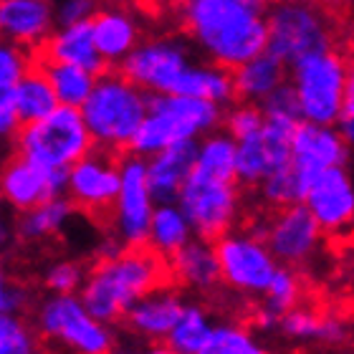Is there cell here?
Wrapping results in <instances>:
<instances>
[{
    "label": "cell",
    "instance_id": "cell-3",
    "mask_svg": "<svg viewBox=\"0 0 354 354\" xmlns=\"http://www.w3.org/2000/svg\"><path fill=\"white\" fill-rule=\"evenodd\" d=\"M334 46L349 48L344 18H334L311 0H276L266 13V51L283 66Z\"/></svg>",
    "mask_w": 354,
    "mask_h": 354
},
{
    "label": "cell",
    "instance_id": "cell-18",
    "mask_svg": "<svg viewBox=\"0 0 354 354\" xmlns=\"http://www.w3.org/2000/svg\"><path fill=\"white\" fill-rule=\"evenodd\" d=\"M30 56L41 61H56V64H71V66H79L88 74L99 76L102 71H106V61L99 56L94 46V38H91V26L88 21L71 23V26H64L59 33H51V36L41 41L36 48H30Z\"/></svg>",
    "mask_w": 354,
    "mask_h": 354
},
{
    "label": "cell",
    "instance_id": "cell-16",
    "mask_svg": "<svg viewBox=\"0 0 354 354\" xmlns=\"http://www.w3.org/2000/svg\"><path fill=\"white\" fill-rule=\"evenodd\" d=\"M66 172L68 170H46L13 152L0 165V198L21 213L30 210L66 192Z\"/></svg>",
    "mask_w": 354,
    "mask_h": 354
},
{
    "label": "cell",
    "instance_id": "cell-12",
    "mask_svg": "<svg viewBox=\"0 0 354 354\" xmlns=\"http://www.w3.org/2000/svg\"><path fill=\"white\" fill-rule=\"evenodd\" d=\"M322 238H324V233L301 203L276 207V210H271V218H266V248L271 251L273 259L288 268H296V271L309 266V261H314V256L322 248Z\"/></svg>",
    "mask_w": 354,
    "mask_h": 354
},
{
    "label": "cell",
    "instance_id": "cell-17",
    "mask_svg": "<svg viewBox=\"0 0 354 354\" xmlns=\"http://www.w3.org/2000/svg\"><path fill=\"white\" fill-rule=\"evenodd\" d=\"M304 203H306V210L311 213V218L322 228V233L339 238L347 236L349 228H352L354 198L352 183H349L344 165L319 172L304 192Z\"/></svg>",
    "mask_w": 354,
    "mask_h": 354
},
{
    "label": "cell",
    "instance_id": "cell-29",
    "mask_svg": "<svg viewBox=\"0 0 354 354\" xmlns=\"http://www.w3.org/2000/svg\"><path fill=\"white\" fill-rule=\"evenodd\" d=\"M192 238V228L183 210L175 203H160L152 210L149 218V230H147V243L152 248L162 253V256H172V253L185 245Z\"/></svg>",
    "mask_w": 354,
    "mask_h": 354
},
{
    "label": "cell",
    "instance_id": "cell-35",
    "mask_svg": "<svg viewBox=\"0 0 354 354\" xmlns=\"http://www.w3.org/2000/svg\"><path fill=\"white\" fill-rule=\"evenodd\" d=\"M0 354H41L33 329L15 314H0Z\"/></svg>",
    "mask_w": 354,
    "mask_h": 354
},
{
    "label": "cell",
    "instance_id": "cell-5",
    "mask_svg": "<svg viewBox=\"0 0 354 354\" xmlns=\"http://www.w3.org/2000/svg\"><path fill=\"white\" fill-rule=\"evenodd\" d=\"M221 104L175 94H147V114L129 142V155L152 157L175 142L195 140L221 122Z\"/></svg>",
    "mask_w": 354,
    "mask_h": 354
},
{
    "label": "cell",
    "instance_id": "cell-6",
    "mask_svg": "<svg viewBox=\"0 0 354 354\" xmlns=\"http://www.w3.org/2000/svg\"><path fill=\"white\" fill-rule=\"evenodd\" d=\"M294 66V94L299 114L314 124H337L342 102L352 88L349 48L334 46L299 59Z\"/></svg>",
    "mask_w": 354,
    "mask_h": 354
},
{
    "label": "cell",
    "instance_id": "cell-30",
    "mask_svg": "<svg viewBox=\"0 0 354 354\" xmlns=\"http://www.w3.org/2000/svg\"><path fill=\"white\" fill-rule=\"evenodd\" d=\"M28 59L33 64L44 68L46 79L51 84L53 94H56V102L64 104V106H82L84 99L88 96L91 86H94V74H88L84 68L79 66H71V64H56V61H41V59H33L28 53Z\"/></svg>",
    "mask_w": 354,
    "mask_h": 354
},
{
    "label": "cell",
    "instance_id": "cell-14",
    "mask_svg": "<svg viewBox=\"0 0 354 354\" xmlns=\"http://www.w3.org/2000/svg\"><path fill=\"white\" fill-rule=\"evenodd\" d=\"M155 210V200L147 185V167L137 155L122 157L119 167V195L114 205L111 228L117 230V241L122 245L147 243L149 218Z\"/></svg>",
    "mask_w": 354,
    "mask_h": 354
},
{
    "label": "cell",
    "instance_id": "cell-4",
    "mask_svg": "<svg viewBox=\"0 0 354 354\" xmlns=\"http://www.w3.org/2000/svg\"><path fill=\"white\" fill-rule=\"evenodd\" d=\"M79 111L96 147L129 152V142L147 114V91L129 82L117 66H109L94 79Z\"/></svg>",
    "mask_w": 354,
    "mask_h": 354
},
{
    "label": "cell",
    "instance_id": "cell-9",
    "mask_svg": "<svg viewBox=\"0 0 354 354\" xmlns=\"http://www.w3.org/2000/svg\"><path fill=\"white\" fill-rule=\"evenodd\" d=\"M36 324L44 339L71 354H106L114 349L109 326L91 317L74 294H56L41 304Z\"/></svg>",
    "mask_w": 354,
    "mask_h": 354
},
{
    "label": "cell",
    "instance_id": "cell-34",
    "mask_svg": "<svg viewBox=\"0 0 354 354\" xmlns=\"http://www.w3.org/2000/svg\"><path fill=\"white\" fill-rule=\"evenodd\" d=\"M198 354H273L263 347L245 326L241 324H221L210 329V337L200 347Z\"/></svg>",
    "mask_w": 354,
    "mask_h": 354
},
{
    "label": "cell",
    "instance_id": "cell-11",
    "mask_svg": "<svg viewBox=\"0 0 354 354\" xmlns=\"http://www.w3.org/2000/svg\"><path fill=\"white\" fill-rule=\"evenodd\" d=\"M213 248L221 281L241 294H263L279 268V261L253 233H225L215 241Z\"/></svg>",
    "mask_w": 354,
    "mask_h": 354
},
{
    "label": "cell",
    "instance_id": "cell-15",
    "mask_svg": "<svg viewBox=\"0 0 354 354\" xmlns=\"http://www.w3.org/2000/svg\"><path fill=\"white\" fill-rule=\"evenodd\" d=\"M347 160V142L334 127L314 124V122H299L291 134V170H294L299 192L311 185L319 172L329 167H339Z\"/></svg>",
    "mask_w": 354,
    "mask_h": 354
},
{
    "label": "cell",
    "instance_id": "cell-24",
    "mask_svg": "<svg viewBox=\"0 0 354 354\" xmlns=\"http://www.w3.org/2000/svg\"><path fill=\"white\" fill-rule=\"evenodd\" d=\"M230 82H233V99L241 104H256L263 102L273 88L286 82V66L276 56L263 51L233 68Z\"/></svg>",
    "mask_w": 354,
    "mask_h": 354
},
{
    "label": "cell",
    "instance_id": "cell-19",
    "mask_svg": "<svg viewBox=\"0 0 354 354\" xmlns=\"http://www.w3.org/2000/svg\"><path fill=\"white\" fill-rule=\"evenodd\" d=\"M53 13L46 0H0V41L23 51L51 36Z\"/></svg>",
    "mask_w": 354,
    "mask_h": 354
},
{
    "label": "cell",
    "instance_id": "cell-42",
    "mask_svg": "<svg viewBox=\"0 0 354 354\" xmlns=\"http://www.w3.org/2000/svg\"><path fill=\"white\" fill-rule=\"evenodd\" d=\"M106 354H117V352H106Z\"/></svg>",
    "mask_w": 354,
    "mask_h": 354
},
{
    "label": "cell",
    "instance_id": "cell-25",
    "mask_svg": "<svg viewBox=\"0 0 354 354\" xmlns=\"http://www.w3.org/2000/svg\"><path fill=\"white\" fill-rule=\"evenodd\" d=\"M283 332L294 339L322 342L326 347H339L347 342V322L337 317L329 309H314V306H296L279 319Z\"/></svg>",
    "mask_w": 354,
    "mask_h": 354
},
{
    "label": "cell",
    "instance_id": "cell-27",
    "mask_svg": "<svg viewBox=\"0 0 354 354\" xmlns=\"http://www.w3.org/2000/svg\"><path fill=\"white\" fill-rule=\"evenodd\" d=\"M26 66H28V51L0 41V149H6V145H10L18 132L13 94Z\"/></svg>",
    "mask_w": 354,
    "mask_h": 354
},
{
    "label": "cell",
    "instance_id": "cell-41",
    "mask_svg": "<svg viewBox=\"0 0 354 354\" xmlns=\"http://www.w3.org/2000/svg\"><path fill=\"white\" fill-rule=\"evenodd\" d=\"M142 354H175L170 347H152V349H145Z\"/></svg>",
    "mask_w": 354,
    "mask_h": 354
},
{
    "label": "cell",
    "instance_id": "cell-7",
    "mask_svg": "<svg viewBox=\"0 0 354 354\" xmlns=\"http://www.w3.org/2000/svg\"><path fill=\"white\" fill-rule=\"evenodd\" d=\"M15 152L46 170H68L94 147L91 134L76 106L59 104L38 122L18 127L13 137Z\"/></svg>",
    "mask_w": 354,
    "mask_h": 354
},
{
    "label": "cell",
    "instance_id": "cell-40",
    "mask_svg": "<svg viewBox=\"0 0 354 354\" xmlns=\"http://www.w3.org/2000/svg\"><path fill=\"white\" fill-rule=\"evenodd\" d=\"M132 3L149 18H167V15L177 18V10L183 6V0H132Z\"/></svg>",
    "mask_w": 354,
    "mask_h": 354
},
{
    "label": "cell",
    "instance_id": "cell-36",
    "mask_svg": "<svg viewBox=\"0 0 354 354\" xmlns=\"http://www.w3.org/2000/svg\"><path fill=\"white\" fill-rule=\"evenodd\" d=\"M82 281L84 268L74 261H61L46 273V286L51 288L53 294H74L76 288L82 286Z\"/></svg>",
    "mask_w": 354,
    "mask_h": 354
},
{
    "label": "cell",
    "instance_id": "cell-20",
    "mask_svg": "<svg viewBox=\"0 0 354 354\" xmlns=\"http://www.w3.org/2000/svg\"><path fill=\"white\" fill-rule=\"evenodd\" d=\"M88 26L96 51L106 66H119L140 46V26L124 8H96Z\"/></svg>",
    "mask_w": 354,
    "mask_h": 354
},
{
    "label": "cell",
    "instance_id": "cell-2",
    "mask_svg": "<svg viewBox=\"0 0 354 354\" xmlns=\"http://www.w3.org/2000/svg\"><path fill=\"white\" fill-rule=\"evenodd\" d=\"M165 286H175L167 256L149 243L122 245L88 268L82 281V304L94 319L114 324L134 301Z\"/></svg>",
    "mask_w": 354,
    "mask_h": 354
},
{
    "label": "cell",
    "instance_id": "cell-21",
    "mask_svg": "<svg viewBox=\"0 0 354 354\" xmlns=\"http://www.w3.org/2000/svg\"><path fill=\"white\" fill-rule=\"evenodd\" d=\"M195 152H198V142L185 140L160 149L157 155H152L149 162H145L147 185L155 203H175L185 177L190 175L192 170Z\"/></svg>",
    "mask_w": 354,
    "mask_h": 354
},
{
    "label": "cell",
    "instance_id": "cell-39",
    "mask_svg": "<svg viewBox=\"0 0 354 354\" xmlns=\"http://www.w3.org/2000/svg\"><path fill=\"white\" fill-rule=\"evenodd\" d=\"M99 0H66L59 10V23L61 26H71V23L88 21L96 13Z\"/></svg>",
    "mask_w": 354,
    "mask_h": 354
},
{
    "label": "cell",
    "instance_id": "cell-8",
    "mask_svg": "<svg viewBox=\"0 0 354 354\" xmlns=\"http://www.w3.org/2000/svg\"><path fill=\"white\" fill-rule=\"evenodd\" d=\"M177 207L203 241L213 243L230 233L241 210V185L230 177L210 175L192 165L177 192Z\"/></svg>",
    "mask_w": 354,
    "mask_h": 354
},
{
    "label": "cell",
    "instance_id": "cell-32",
    "mask_svg": "<svg viewBox=\"0 0 354 354\" xmlns=\"http://www.w3.org/2000/svg\"><path fill=\"white\" fill-rule=\"evenodd\" d=\"M210 322L200 306H183V314L165 339H170V349L175 354H198L200 347L210 337Z\"/></svg>",
    "mask_w": 354,
    "mask_h": 354
},
{
    "label": "cell",
    "instance_id": "cell-31",
    "mask_svg": "<svg viewBox=\"0 0 354 354\" xmlns=\"http://www.w3.org/2000/svg\"><path fill=\"white\" fill-rule=\"evenodd\" d=\"M74 213V205L61 198H51L41 203V205L23 210L21 221H18V236L23 241H44V238L56 236L66 221Z\"/></svg>",
    "mask_w": 354,
    "mask_h": 354
},
{
    "label": "cell",
    "instance_id": "cell-23",
    "mask_svg": "<svg viewBox=\"0 0 354 354\" xmlns=\"http://www.w3.org/2000/svg\"><path fill=\"white\" fill-rule=\"evenodd\" d=\"M172 281L195 291H213L221 283V268L215 248L207 241H187L172 256H167Z\"/></svg>",
    "mask_w": 354,
    "mask_h": 354
},
{
    "label": "cell",
    "instance_id": "cell-1",
    "mask_svg": "<svg viewBox=\"0 0 354 354\" xmlns=\"http://www.w3.org/2000/svg\"><path fill=\"white\" fill-rule=\"evenodd\" d=\"M271 0H183L177 23L215 66L233 71L266 51Z\"/></svg>",
    "mask_w": 354,
    "mask_h": 354
},
{
    "label": "cell",
    "instance_id": "cell-43",
    "mask_svg": "<svg viewBox=\"0 0 354 354\" xmlns=\"http://www.w3.org/2000/svg\"><path fill=\"white\" fill-rule=\"evenodd\" d=\"M271 3H276V0H271Z\"/></svg>",
    "mask_w": 354,
    "mask_h": 354
},
{
    "label": "cell",
    "instance_id": "cell-37",
    "mask_svg": "<svg viewBox=\"0 0 354 354\" xmlns=\"http://www.w3.org/2000/svg\"><path fill=\"white\" fill-rule=\"evenodd\" d=\"M261 124H263V111H261L259 104H241V106H236V109L228 114V119H225L228 134L233 140L259 132Z\"/></svg>",
    "mask_w": 354,
    "mask_h": 354
},
{
    "label": "cell",
    "instance_id": "cell-38",
    "mask_svg": "<svg viewBox=\"0 0 354 354\" xmlns=\"http://www.w3.org/2000/svg\"><path fill=\"white\" fill-rule=\"evenodd\" d=\"M23 304H26L23 288H18L8 279L6 266L0 263V314H15L18 309H23Z\"/></svg>",
    "mask_w": 354,
    "mask_h": 354
},
{
    "label": "cell",
    "instance_id": "cell-28",
    "mask_svg": "<svg viewBox=\"0 0 354 354\" xmlns=\"http://www.w3.org/2000/svg\"><path fill=\"white\" fill-rule=\"evenodd\" d=\"M301 296H304V283L299 271L288 268V266H279L276 273H273L271 283H268V288L263 291V304H261L259 314H256V322L261 326L279 324V319L286 311L296 309L301 304Z\"/></svg>",
    "mask_w": 354,
    "mask_h": 354
},
{
    "label": "cell",
    "instance_id": "cell-10",
    "mask_svg": "<svg viewBox=\"0 0 354 354\" xmlns=\"http://www.w3.org/2000/svg\"><path fill=\"white\" fill-rule=\"evenodd\" d=\"M124 152L91 147L82 160H76L66 172L68 203L111 228L114 205L119 195V167Z\"/></svg>",
    "mask_w": 354,
    "mask_h": 354
},
{
    "label": "cell",
    "instance_id": "cell-44",
    "mask_svg": "<svg viewBox=\"0 0 354 354\" xmlns=\"http://www.w3.org/2000/svg\"><path fill=\"white\" fill-rule=\"evenodd\" d=\"M46 3H48V0H46Z\"/></svg>",
    "mask_w": 354,
    "mask_h": 354
},
{
    "label": "cell",
    "instance_id": "cell-22",
    "mask_svg": "<svg viewBox=\"0 0 354 354\" xmlns=\"http://www.w3.org/2000/svg\"><path fill=\"white\" fill-rule=\"evenodd\" d=\"M183 306L185 304L180 301V294L175 288L165 286L142 296L140 301H134L122 319H127V326L134 334H140L145 339L160 342L170 334V329L183 314Z\"/></svg>",
    "mask_w": 354,
    "mask_h": 354
},
{
    "label": "cell",
    "instance_id": "cell-13",
    "mask_svg": "<svg viewBox=\"0 0 354 354\" xmlns=\"http://www.w3.org/2000/svg\"><path fill=\"white\" fill-rule=\"evenodd\" d=\"M190 64V53L183 41L157 38L137 46L117 68L147 94H172Z\"/></svg>",
    "mask_w": 354,
    "mask_h": 354
},
{
    "label": "cell",
    "instance_id": "cell-33",
    "mask_svg": "<svg viewBox=\"0 0 354 354\" xmlns=\"http://www.w3.org/2000/svg\"><path fill=\"white\" fill-rule=\"evenodd\" d=\"M233 142H236V183L245 185V187H259L268 172V157H266L261 129L245 134V137H238Z\"/></svg>",
    "mask_w": 354,
    "mask_h": 354
},
{
    "label": "cell",
    "instance_id": "cell-26",
    "mask_svg": "<svg viewBox=\"0 0 354 354\" xmlns=\"http://www.w3.org/2000/svg\"><path fill=\"white\" fill-rule=\"evenodd\" d=\"M56 106H59V102H56V94H53L51 84L46 79L44 68L28 59V66H26L23 76L15 84V94H13V109H15V119H18V127L44 119Z\"/></svg>",
    "mask_w": 354,
    "mask_h": 354
}]
</instances>
